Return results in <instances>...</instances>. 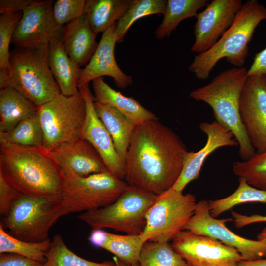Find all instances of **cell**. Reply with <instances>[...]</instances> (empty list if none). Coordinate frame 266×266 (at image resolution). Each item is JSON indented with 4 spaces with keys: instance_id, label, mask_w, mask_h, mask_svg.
I'll use <instances>...</instances> for the list:
<instances>
[{
    "instance_id": "1",
    "label": "cell",
    "mask_w": 266,
    "mask_h": 266,
    "mask_svg": "<svg viewBox=\"0 0 266 266\" xmlns=\"http://www.w3.org/2000/svg\"><path fill=\"white\" fill-rule=\"evenodd\" d=\"M188 152L176 133L158 120L140 123L135 128L128 149L126 182L161 195L178 179Z\"/></svg>"
},
{
    "instance_id": "2",
    "label": "cell",
    "mask_w": 266,
    "mask_h": 266,
    "mask_svg": "<svg viewBox=\"0 0 266 266\" xmlns=\"http://www.w3.org/2000/svg\"><path fill=\"white\" fill-rule=\"evenodd\" d=\"M0 174L22 195L61 196L64 185L62 167L52 152L42 147L0 145Z\"/></svg>"
},
{
    "instance_id": "3",
    "label": "cell",
    "mask_w": 266,
    "mask_h": 266,
    "mask_svg": "<svg viewBox=\"0 0 266 266\" xmlns=\"http://www.w3.org/2000/svg\"><path fill=\"white\" fill-rule=\"evenodd\" d=\"M244 67H232L218 74L208 84L194 89L190 97L211 108L216 121L230 130L238 142L242 160L253 156L252 145L242 122L239 111L241 93L248 78Z\"/></svg>"
},
{
    "instance_id": "4",
    "label": "cell",
    "mask_w": 266,
    "mask_h": 266,
    "mask_svg": "<svg viewBox=\"0 0 266 266\" xmlns=\"http://www.w3.org/2000/svg\"><path fill=\"white\" fill-rule=\"evenodd\" d=\"M48 50L49 43L11 50L7 70L0 71V89L11 87L38 107L61 94L49 66Z\"/></svg>"
},
{
    "instance_id": "5",
    "label": "cell",
    "mask_w": 266,
    "mask_h": 266,
    "mask_svg": "<svg viewBox=\"0 0 266 266\" xmlns=\"http://www.w3.org/2000/svg\"><path fill=\"white\" fill-rule=\"evenodd\" d=\"M265 20L266 7L257 0L246 1L233 24L213 46L195 56L189 66V71L199 79H206L218 62L223 58L235 67H242L255 30Z\"/></svg>"
},
{
    "instance_id": "6",
    "label": "cell",
    "mask_w": 266,
    "mask_h": 266,
    "mask_svg": "<svg viewBox=\"0 0 266 266\" xmlns=\"http://www.w3.org/2000/svg\"><path fill=\"white\" fill-rule=\"evenodd\" d=\"M68 214L61 196L42 197L21 194L0 223L16 238L39 242L49 239L50 228L60 217Z\"/></svg>"
},
{
    "instance_id": "7",
    "label": "cell",
    "mask_w": 266,
    "mask_h": 266,
    "mask_svg": "<svg viewBox=\"0 0 266 266\" xmlns=\"http://www.w3.org/2000/svg\"><path fill=\"white\" fill-rule=\"evenodd\" d=\"M158 196L129 185L112 203L82 213L78 218L93 229L108 228L140 235L146 226L147 212Z\"/></svg>"
},
{
    "instance_id": "8",
    "label": "cell",
    "mask_w": 266,
    "mask_h": 266,
    "mask_svg": "<svg viewBox=\"0 0 266 266\" xmlns=\"http://www.w3.org/2000/svg\"><path fill=\"white\" fill-rule=\"evenodd\" d=\"M60 166L64 176L61 197L69 213L105 207L114 202L129 185L109 171L81 176L66 166Z\"/></svg>"
},
{
    "instance_id": "9",
    "label": "cell",
    "mask_w": 266,
    "mask_h": 266,
    "mask_svg": "<svg viewBox=\"0 0 266 266\" xmlns=\"http://www.w3.org/2000/svg\"><path fill=\"white\" fill-rule=\"evenodd\" d=\"M38 114L43 147L51 152L61 144L80 137L86 117L85 101L80 91L70 96L61 93L39 107Z\"/></svg>"
},
{
    "instance_id": "10",
    "label": "cell",
    "mask_w": 266,
    "mask_h": 266,
    "mask_svg": "<svg viewBox=\"0 0 266 266\" xmlns=\"http://www.w3.org/2000/svg\"><path fill=\"white\" fill-rule=\"evenodd\" d=\"M197 202L194 195L172 188L158 197L147 212L146 224L139 237L147 241L168 242L193 215Z\"/></svg>"
},
{
    "instance_id": "11",
    "label": "cell",
    "mask_w": 266,
    "mask_h": 266,
    "mask_svg": "<svg viewBox=\"0 0 266 266\" xmlns=\"http://www.w3.org/2000/svg\"><path fill=\"white\" fill-rule=\"evenodd\" d=\"M231 221L232 218L218 219L212 216L208 201L203 200L197 202L195 212L184 230L210 237L235 248L244 260H255L266 257V245L261 241L247 239L233 233L225 224Z\"/></svg>"
},
{
    "instance_id": "12",
    "label": "cell",
    "mask_w": 266,
    "mask_h": 266,
    "mask_svg": "<svg viewBox=\"0 0 266 266\" xmlns=\"http://www.w3.org/2000/svg\"><path fill=\"white\" fill-rule=\"evenodd\" d=\"M171 245L188 266H237L243 260L236 249L210 237L183 230Z\"/></svg>"
},
{
    "instance_id": "13",
    "label": "cell",
    "mask_w": 266,
    "mask_h": 266,
    "mask_svg": "<svg viewBox=\"0 0 266 266\" xmlns=\"http://www.w3.org/2000/svg\"><path fill=\"white\" fill-rule=\"evenodd\" d=\"M53 0H33L22 12L11 43L24 47L49 43L61 39L63 26L58 25L53 14Z\"/></svg>"
},
{
    "instance_id": "14",
    "label": "cell",
    "mask_w": 266,
    "mask_h": 266,
    "mask_svg": "<svg viewBox=\"0 0 266 266\" xmlns=\"http://www.w3.org/2000/svg\"><path fill=\"white\" fill-rule=\"evenodd\" d=\"M242 122L250 141L260 153L266 150V77L248 76L242 89L239 103Z\"/></svg>"
},
{
    "instance_id": "15",
    "label": "cell",
    "mask_w": 266,
    "mask_h": 266,
    "mask_svg": "<svg viewBox=\"0 0 266 266\" xmlns=\"http://www.w3.org/2000/svg\"><path fill=\"white\" fill-rule=\"evenodd\" d=\"M243 4L241 0L209 2L205 9L195 17V40L191 51L199 54L213 46L233 24Z\"/></svg>"
},
{
    "instance_id": "16",
    "label": "cell",
    "mask_w": 266,
    "mask_h": 266,
    "mask_svg": "<svg viewBox=\"0 0 266 266\" xmlns=\"http://www.w3.org/2000/svg\"><path fill=\"white\" fill-rule=\"evenodd\" d=\"M79 90L86 107V117L80 138L94 147L110 173L123 180L126 175V163L118 155L110 133L96 113L89 84L81 86Z\"/></svg>"
},
{
    "instance_id": "17",
    "label": "cell",
    "mask_w": 266,
    "mask_h": 266,
    "mask_svg": "<svg viewBox=\"0 0 266 266\" xmlns=\"http://www.w3.org/2000/svg\"><path fill=\"white\" fill-rule=\"evenodd\" d=\"M199 126L207 136L206 144L198 151L188 152L181 174L172 187L175 191L182 192L190 182L199 177L205 160L215 150L222 147L238 146L233 133L216 121L202 122Z\"/></svg>"
},
{
    "instance_id": "18",
    "label": "cell",
    "mask_w": 266,
    "mask_h": 266,
    "mask_svg": "<svg viewBox=\"0 0 266 266\" xmlns=\"http://www.w3.org/2000/svg\"><path fill=\"white\" fill-rule=\"evenodd\" d=\"M116 24L103 33L95 53L83 69L78 88L96 78L104 76L113 78L116 86L120 89H124L132 84V77L122 71L115 59V47L117 43Z\"/></svg>"
},
{
    "instance_id": "19",
    "label": "cell",
    "mask_w": 266,
    "mask_h": 266,
    "mask_svg": "<svg viewBox=\"0 0 266 266\" xmlns=\"http://www.w3.org/2000/svg\"><path fill=\"white\" fill-rule=\"evenodd\" d=\"M51 152L60 165L66 166L78 175L109 171L94 147L80 137L62 144Z\"/></svg>"
},
{
    "instance_id": "20",
    "label": "cell",
    "mask_w": 266,
    "mask_h": 266,
    "mask_svg": "<svg viewBox=\"0 0 266 266\" xmlns=\"http://www.w3.org/2000/svg\"><path fill=\"white\" fill-rule=\"evenodd\" d=\"M97 35L84 15L63 26L61 42L67 55L81 67L87 65L98 47Z\"/></svg>"
},
{
    "instance_id": "21",
    "label": "cell",
    "mask_w": 266,
    "mask_h": 266,
    "mask_svg": "<svg viewBox=\"0 0 266 266\" xmlns=\"http://www.w3.org/2000/svg\"><path fill=\"white\" fill-rule=\"evenodd\" d=\"M92 83L94 100L114 107L136 126L146 121L158 120L153 112L133 98L125 96L112 88L103 77L93 80Z\"/></svg>"
},
{
    "instance_id": "22",
    "label": "cell",
    "mask_w": 266,
    "mask_h": 266,
    "mask_svg": "<svg viewBox=\"0 0 266 266\" xmlns=\"http://www.w3.org/2000/svg\"><path fill=\"white\" fill-rule=\"evenodd\" d=\"M48 62L51 72L62 94L70 96L79 92L81 69L66 53L61 39L49 43Z\"/></svg>"
},
{
    "instance_id": "23",
    "label": "cell",
    "mask_w": 266,
    "mask_h": 266,
    "mask_svg": "<svg viewBox=\"0 0 266 266\" xmlns=\"http://www.w3.org/2000/svg\"><path fill=\"white\" fill-rule=\"evenodd\" d=\"M94 105L97 115L110 133L118 155L125 162L136 125L111 106L100 103L94 100Z\"/></svg>"
},
{
    "instance_id": "24",
    "label": "cell",
    "mask_w": 266,
    "mask_h": 266,
    "mask_svg": "<svg viewBox=\"0 0 266 266\" xmlns=\"http://www.w3.org/2000/svg\"><path fill=\"white\" fill-rule=\"evenodd\" d=\"M38 110V107L11 87L0 89V132L11 130Z\"/></svg>"
},
{
    "instance_id": "25",
    "label": "cell",
    "mask_w": 266,
    "mask_h": 266,
    "mask_svg": "<svg viewBox=\"0 0 266 266\" xmlns=\"http://www.w3.org/2000/svg\"><path fill=\"white\" fill-rule=\"evenodd\" d=\"M133 0H87L85 16L97 34L116 23L130 7Z\"/></svg>"
},
{
    "instance_id": "26",
    "label": "cell",
    "mask_w": 266,
    "mask_h": 266,
    "mask_svg": "<svg viewBox=\"0 0 266 266\" xmlns=\"http://www.w3.org/2000/svg\"><path fill=\"white\" fill-rule=\"evenodd\" d=\"M207 0H168L163 19L155 33L158 39L170 36L183 20L196 17L200 9L206 6Z\"/></svg>"
},
{
    "instance_id": "27",
    "label": "cell",
    "mask_w": 266,
    "mask_h": 266,
    "mask_svg": "<svg viewBox=\"0 0 266 266\" xmlns=\"http://www.w3.org/2000/svg\"><path fill=\"white\" fill-rule=\"evenodd\" d=\"M43 146V133L38 111L19 123L11 130L0 132V144Z\"/></svg>"
},
{
    "instance_id": "28",
    "label": "cell",
    "mask_w": 266,
    "mask_h": 266,
    "mask_svg": "<svg viewBox=\"0 0 266 266\" xmlns=\"http://www.w3.org/2000/svg\"><path fill=\"white\" fill-rule=\"evenodd\" d=\"M208 201L211 216L216 218L238 204L247 202L266 203V190L253 187L244 178L240 177L238 186L233 193L225 198Z\"/></svg>"
},
{
    "instance_id": "29",
    "label": "cell",
    "mask_w": 266,
    "mask_h": 266,
    "mask_svg": "<svg viewBox=\"0 0 266 266\" xmlns=\"http://www.w3.org/2000/svg\"><path fill=\"white\" fill-rule=\"evenodd\" d=\"M51 243L50 239L39 242L19 239L11 235L0 224V254H16L44 264Z\"/></svg>"
},
{
    "instance_id": "30",
    "label": "cell",
    "mask_w": 266,
    "mask_h": 266,
    "mask_svg": "<svg viewBox=\"0 0 266 266\" xmlns=\"http://www.w3.org/2000/svg\"><path fill=\"white\" fill-rule=\"evenodd\" d=\"M167 3L166 0H133L130 7L116 22L115 34L117 43L123 41L127 31L137 20L150 15L163 14Z\"/></svg>"
},
{
    "instance_id": "31",
    "label": "cell",
    "mask_w": 266,
    "mask_h": 266,
    "mask_svg": "<svg viewBox=\"0 0 266 266\" xmlns=\"http://www.w3.org/2000/svg\"><path fill=\"white\" fill-rule=\"evenodd\" d=\"M139 266H188L168 242L147 241L142 248Z\"/></svg>"
},
{
    "instance_id": "32",
    "label": "cell",
    "mask_w": 266,
    "mask_h": 266,
    "mask_svg": "<svg viewBox=\"0 0 266 266\" xmlns=\"http://www.w3.org/2000/svg\"><path fill=\"white\" fill-rule=\"evenodd\" d=\"M43 266H117L113 261L101 263L83 259L70 250L65 243L62 236L55 235L46 255V261Z\"/></svg>"
},
{
    "instance_id": "33",
    "label": "cell",
    "mask_w": 266,
    "mask_h": 266,
    "mask_svg": "<svg viewBox=\"0 0 266 266\" xmlns=\"http://www.w3.org/2000/svg\"><path fill=\"white\" fill-rule=\"evenodd\" d=\"M136 235H120L107 232L101 248L112 253L122 261L129 264L139 263L144 245Z\"/></svg>"
},
{
    "instance_id": "34",
    "label": "cell",
    "mask_w": 266,
    "mask_h": 266,
    "mask_svg": "<svg viewBox=\"0 0 266 266\" xmlns=\"http://www.w3.org/2000/svg\"><path fill=\"white\" fill-rule=\"evenodd\" d=\"M233 170L235 175L244 178L251 186L266 190V150L256 152L247 160L233 163Z\"/></svg>"
},
{
    "instance_id": "35",
    "label": "cell",
    "mask_w": 266,
    "mask_h": 266,
    "mask_svg": "<svg viewBox=\"0 0 266 266\" xmlns=\"http://www.w3.org/2000/svg\"><path fill=\"white\" fill-rule=\"evenodd\" d=\"M22 16V12L1 15L0 17V71L9 67V46L14 31Z\"/></svg>"
},
{
    "instance_id": "36",
    "label": "cell",
    "mask_w": 266,
    "mask_h": 266,
    "mask_svg": "<svg viewBox=\"0 0 266 266\" xmlns=\"http://www.w3.org/2000/svg\"><path fill=\"white\" fill-rule=\"evenodd\" d=\"M86 0H58L53 6V14L56 23L61 26L84 15Z\"/></svg>"
},
{
    "instance_id": "37",
    "label": "cell",
    "mask_w": 266,
    "mask_h": 266,
    "mask_svg": "<svg viewBox=\"0 0 266 266\" xmlns=\"http://www.w3.org/2000/svg\"><path fill=\"white\" fill-rule=\"evenodd\" d=\"M21 194L11 186L0 174V214L3 217Z\"/></svg>"
},
{
    "instance_id": "38",
    "label": "cell",
    "mask_w": 266,
    "mask_h": 266,
    "mask_svg": "<svg viewBox=\"0 0 266 266\" xmlns=\"http://www.w3.org/2000/svg\"><path fill=\"white\" fill-rule=\"evenodd\" d=\"M40 262L13 253L0 254V266H43Z\"/></svg>"
},
{
    "instance_id": "39",
    "label": "cell",
    "mask_w": 266,
    "mask_h": 266,
    "mask_svg": "<svg viewBox=\"0 0 266 266\" xmlns=\"http://www.w3.org/2000/svg\"><path fill=\"white\" fill-rule=\"evenodd\" d=\"M33 1L32 0H0V14L3 15L23 12Z\"/></svg>"
},
{
    "instance_id": "40",
    "label": "cell",
    "mask_w": 266,
    "mask_h": 266,
    "mask_svg": "<svg viewBox=\"0 0 266 266\" xmlns=\"http://www.w3.org/2000/svg\"><path fill=\"white\" fill-rule=\"evenodd\" d=\"M235 226L241 228L245 226L258 222H266V216L254 214L250 216L238 213L233 210H231Z\"/></svg>"
},
{
    "instance_id": "41",
    "label": "cell",
    "mask_w": 266,
    "mask_h": 266,
    "mask_svg": "<svg viewBox=\"0 0 266 266\" xmlns=\"http://www.w3.org/2000/svg\"><path fill=\"white\" fill-rule=\"evenodd\" d=\"M266 74V48L255 54L248 76Z\"/></svg>"
},
{
    "instance_id": "42",
    "label": "cell",
    "mask_w": 266,
    "mask_h": 266,
    "mask_svg": "<svg viewBox=\"0 0 266 266\" xmlns=\"http://www.w3.org/2000/svg\"><path fill=\"white\" fill-rule=\"evenodd\" d=\"M107 233L101 229H93L88 237V240L94 246L101 248L106 239Z\"/></svg>"
},
{
    "instance_id": "43",
    "label": "cell",
    "mask_w": 266,
    "mask_h": 266,
    "mask_svg": "<svg viewBox=\"0 0 266 266\" xmlns=\"http://www.w3.org/2000/svg\"><path fill=\"white\" fill-rule=\"evenodd\" d=\"M237 266H266V258L251 261L242 260L238 264Z\"/></svg>"
},
{
    "instance_id": "44",
    "label": "cell",
    "mask_w": 266,
    "mask_h": 266,
    "mask_svg": "<svg viewBox=\"0 0 266 266\" xmlns=\"http://www.w3.org/2000/svg\"><path fill=\"white\" fill-rule=\"evenodd\" d=\"M113 259L117 266H139V263L133 264H129L122 261L116 257H114Z\"/></svg>"
},
{
    "instance_id": "45",
    "label": "cell",
    "mask_w": 266,
    "mask_h": 266,
    "mask_svg": "<svg viewBox=\"0 0 266 266\" xmlns=\"http://www.w3.org/2000/svg\"><path fill=\"white\" fill-rule=\"evenodd\" d=\"M257 240L263 242L266 245V227L260 232L257 236Z\"/></svg>"
},
{
    "instance_id": "46",
    "label": "cell",
    "mask_w": 266,
    "mask_h": 266,
    "mask_svg": "<svg viewBox=\"0 0 266 266\" xmlns=\"http://www.w3.org/2000/svg\"><path fill=\"white\" fill-rule=\"evenodd\" d=\"M265 75H266V74Z\"/></svg>"
}]
</instances>
